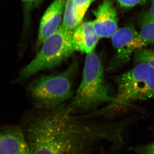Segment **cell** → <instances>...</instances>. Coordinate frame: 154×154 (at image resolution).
I'll use <instances>...</instances> for the list:
<instances>
[{
    "label": "cell",
    "mask_w": 154,
    "mask_h": 154,
    "mask_svg": "<svg viewBox=\"0 0 154 154\" xmlns=\"http://www.w3.org/2000/svg\"><path fill=\"white\" fill-rule=\"evenodd\" d=\"M0 154H29L21 127H0Z\"/></svg>",
    "instance_id": "ba28073f"
},
{
    "label": "cell",
    "mask_w": 154,
    "mask_h": 154,
    "mask_svg": "<svg viewBox=\"0 0 154 154\" xmlns=\"http://www.w3.org/2000/svg\"><path fill=\"white\" fill-rule=\"evenodd\" d=\"M146 0H117L120 7L124 8L129 9L135 6L144 5Z\"/></svg>",
    "instance_id": "9a60e30c"
},
{
    "label": "cell",
    "mask_w": 154,
    "mask_h": 154,
    "mask_svg": "<svg viewBox=\"0 0 154 154\" xmlns=\"http://www.w3.org/2000/svg\"><path fill=\"white\" fill-rule=\"evenodd\" d=\"M66 0H54L46 9L42 18L38 33V44L53 34L63 20Z\"/></svg>",
    "instance_id": "9c48e42d"
},
{
    "label": "cell",
    "mask_w": 154,
    "mask_h": 154,
    "mask_svg": "<svg viewBox=\"0 0 154 154\" xmlns=\"http://www.w3.org/2000/svg\"><path fill=\"white\" fill-rule=\"evenodd\" d=\"M42 0H22L24 7L25 15V25L28 26L29 15L31 11L38 6Z\"/></svg>",
    "instance_id": "5bb4252c"
},
{
    "label": "cell",
    "mask_w": 154,
    "mask_h": 154,
    "mask_svg": "<svg viewBox=\"0 0 154 154\" xmlns=\"http://www.w3.org/2000/svg\"><path fill=\"white\" fill-rule=\"evenodd\" d=\"M113 96L105 81L102 60L95 52L87 54L79 87L70 107L75 110H88L104 103H110Z\"/></svg>",
    "instance_id": "7a4b0ae2"
},
{
    "label": "cell",
    "mask_w": 154,
    "mask_h": 154,
    "mask_svg": "<svg viewBox=\"0 0 154 154\" xmlns=\"http://www.w3.org/2000/svg\"><path fill=\"white\" fill-rule=\"evenodd\" d=\"M139 24L140 32L138 37L141 47L154 45V19L146 11L141 15Z\"/></svg>",
    "instance_id": "8fae6325"
},
{
    "label": "cell",
    "mask_w": 154,
    "mask_h": 154,
    "mask_svg": "<svg viewBox=\"0 0 154 154\" xmlns=\"http://www.w3.org/2000/svg\"><path fill=\"white\" fill-rule=\"evenodd\" d=\"M93 13V26L99 38L112 37L118 29V14L112 0H104Z\"/></svg>",
    "instance_id": "52a82bcc"
},
{
    "label": "cell",
    "mask_w": 154,
    "mask_h": 154,
    "mask_svg": "<svg viewBox=\"0 0 154 154\" xmlns=\"http://www.w3.org/2000/svg\"><path fill=\"white\" fill-rule=\"evenodd\" d=\"M71 107L46 110L22 128L29 154H94L110 139L107 130L73 115Z\"/></svg>",
    "instance_id": "6da1fadb"
},
{
    "label": "cell",
    "mask_w": 154,
    "mask_h": 154,
    "mask_svg": "<svg viewBox=\"0 0 154 154\" xmlns=\"http://www.w3.org/2000/svg\"><path fill=\"white\" fill-rule=\"evenodd\" d=\"M137 151L140 154H154V142L138 149Z\"/></svg>",
    "instance_id": "2e32d148"
},
{
    "label": "cell",
    "mask_w": 154,
    "mask_h": 154,
    "mask_svg": "<svg viewBox=\"0 0 154 154\" xmlns=\"http://www.w3.org/2000/svg\"><path fill=\"white\" fill-rule=\"evenodd\" d=\"M134 61L137 63L144 62L149 64L154 70V51L142 48L136 51Z\"/></svg>",
    "instance_id": "7c38bea8"
},
{
    "label": "cell",
    "mask_w": 154,
    "mask_h": 154,
    "mask_svg": "<svg viewBox=\"0 0 154 154\" xmlns=\"http://www.w3.org/2000/svg\"><path fill=\"white\" fill-rule=\"evenodd\" d=\"M76 66L72 64L60 74L42 76L32 81L27 89L36 105L46 110H54L69 99L73 93L72 78Z\"/></svg>",
    "instance_id": "5b68a950"
},
{
    "label": "cell",
    "mask_w": 154,
    "mask_h": 154,
    "mask_svg": "<svg viewBox=\"0 0 154 154\" xmlns=\"http://www.w3.org/2000/svg\"><path fill=\"white\" fill-rule=\"evenodd\" d=\"M138 32L131 26L118 29L112 36L111 42L116 53L107 69L116 70L127 63L133 54L141 48L138 39Z\"/></svg>",
    "instance_id": "8992f818"
},
{
    "label": "cell",
    "mask_w": 154,
    "mask_h": 154,
    "mask_svg": "<svg viewBox=\"0 0 154 154\" xmlns=\"http://www.w3.org/2000/svg\"><path fill=\"white\" fill-rule=\"evenodd\" d=\"M150 8L146 12L149 16L154 19V0H150Z\"/></svg>",
    "instance_id": "e0dca14e"
},
{
    "label": "cell",
    "mask_w": 154,
    "mask_h": 154,
    "mask_svg": "<svg viewBox=\"0 0 154 154\" xmlns=\"http://www.w3.org/2000/svg\"><path fill=\"white\" fill-rule=\"evenodd\" d=\"M73 31L64 29L61 25L46 38L37 55L22 69L15 82H19L36 73L56 67L75 51L72 42Z\"/></svg>",
    "instance_id": "277c9868"
},
{
    "label": "cell",
    "mask_w": 154,
    "mask_h": 154,
    "mask_svg": "<svg viewBox=\"0 0 154 154\" xmlns=\"http://www.w3.org/2000/svg\"><path fill=\"white\" fill-rule=\"evenodd\" d=\"M132 69L113 77L117 93L105 110L123 108L133 102L154 98V70L147 63H135Z\"/></svg>",
    "instance_id": "3957f363"
},
{
    "label": "cell",
    "mask_w": 154,
    "mask_h": 154,
    "mask_svg": "<svg viewBox=\"0 0 154 154\" xmlns=\"http://www.w3.org/2000/svg\"><path fill=\"white\" fill-rule=\"evenodd\" d=\"M99 39L93 22H82L73 32L72 42L75 51L87 54L94 52Z\"/></svg>",
    "instance_id": "30bf717a"
},
{
    "label": "cell",
    "mask_w": 154,
    "mask_h": 154,
    "mask_svg": "<svg viewBox=\"0 0 154 154\" xmlns=\"http://www.w3.org/2000/svg\"><path fill=\"white\" fill-rule=\"evenodd\" d=\"M95 1L96 0H73V8L80 25L82 22L88 9Z\"/></svg>",
    "instance_id": "4fadbf2b"
}]
</instances>
